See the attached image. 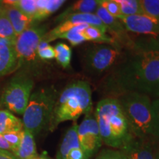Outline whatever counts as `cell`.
I'll list each match as a JSON object with an SVG mask.
<instances>
[{
    "instance_id": "cell-1",
    "label": "cell",
    "mask_w": 159,
    "mask_h": 159,
    "mask_svg": "<svg viewBox=\"0 0 159 159\" xmlns=\"http://www.w3.org/2000/svg\"><path fill=\"white\" fill-rule=\"evenodd\" d=\"M159 79V51L138 49L125 57L107 80V87L118 94L139 92L152 95Z\"/></svg>"
},
{
    "instance_id": "cell-2",
    "label": "cell",
    "mask_w": 159,
    "mask_h": 159,
    "mask_svg": "<svg viewBox=\"0 0 159 159\" xmlns=\"http://www.w3.org/2000/svg\"><path fill=\"white\" fill-rule=\"evenodd\" d=\"M102 143L122 150L134 134L116 98H105L97 103L95 111Z\"/></svg>"
},
{
    "instance_id": "cell-3",
    "label": "cell",
    "mask_w": 159,
    "mask_h": 159,
    "mask_svg": "<svg viewBox=\"0 0 159 159\" xmlns=\"http://www.w3.org/2000/svg\"><path fill=\"white\" fill-rule=\"evenodd\" d=\"M92 93L89 84L78 80L63 89L55 102L48 128L54 130L60 123L76 121L92 111Z\"/></svg>"
},
{
    "instance_id": "cell-4",
    "label": "cell",
    "mask_w": 159,
    "mask_h": 159,
    "mask_svg": "<svg viewBox=\"0 0 159 159\" xmlns=\"http://www.w3.org/2000/svg\"><path fill=\"white\" fill-rule=\"evenodd\" d=\"M117 99L132 134L140 139H153L152 101L149 95L139 92H125L119 94Z\"/></svg>"
},
{
    "instance_id": "cell-5",
    "label": "cell",
    "mask_w": 159,
    "mask_h": 159,
    "mask_svg": "<svg viewBox=\"0 0 159 159\" xmlns=\"http://www.w3.org/2000/svg\"><path fill=\"white\" fill-rule=\"evenodd\" d=\"M56 100L55 91L49 89L33 93L23 114L24 129L35 136L49 126Z\"/></svg>"
},
{
    "instance_id": "cell-6",
    "label": "cell",
    "mask_w": 159,
    "mask_h": 159,
    "mask_svg": "<svg viewBox=\"0 0 159 159\" xmlns=\"http://www.w3.org/2000/svg\"><path fill=\"white\" fill-rule=\"evenodd\" d=\"M120 55V49L115 44L96 43L85 49L83 63L89 72L101 74L113 66Z\"/></svg>"
},
{
    "instance_id": "cell-7",
    "label": "cell",
    "mask_w": 159,
    "mask_h": 159,
    "mask_svg": "<svg viewBox=\"0 0 159 159\" xmlns=\"http://www.w3.org/2000/svg\"><path fill=\"white\" fill-rule=\"evenodd\" d=\"M34 82L30 77L19 75L13 77L3 91L2 102L9 110L23 114L27 104Z\"/></svg>"
},
{
    "instance_id": "cell-8",
    "label": "cell",
    "mask_w": 159,
    "mask_h": 159,
    "mask_svg": "<svg viewBox=\"0 0 159 159\" xmlns=\"http://www.w3.org/2000/svg\"><path fill=\"white\" fill-rule=\"evenodd\" d=\"M77 136L86 159L91 158L102 146V137L95 114L92 111L85 115L82 122L77 126Z\"/></svg>"
},
{
    "instance_id": "cell-9",
    "label": "cell",
    "mask_w": 159,
    "mask_h": 159,
    "mask_svg": "<svg viewBox=\"0 0 159 159\" xmlns=\"http://www.w3.org/2000/svg\"><path fill=\"white\" fill-rule=\"evenodd\" d=\"M45 27H29L19 35L15 42V49L19 63L33 62L36 60L39 43L46 34Z\"/></svg>"
},
{
    "instance_id": "cell-10",
    "label": "cell",
    "mask_w": 159,
    "mask_h": 159,
    "mask_svg": "<svg viewBox=\"0 0 159 159\" xmlns=\"http://www.w3.org/2000/svg\"><path fill=\"white\" fill-rule=\"evenodd\" d=\"M120 20L127 31L142 35H159V20L144 13L120 16Z\"/></svg>"
},
{
    "instance_id": "cell-11",
    "label": "cell",
    "mask_w": 159,
    "mask_h": 159,
    "mask_svg": "<svg viewBox=\"0 0 159 159\" xmlns=\"http://www.w3.org/2000/svg\"><path fill=\"white\" fill-rule=\"evenodd\" d=\"M152 139H140L133 136L122 150L128 159H157L158 147Z\"/></svg>"
},
{
    "instance_id": "cell-12",
    "label": "cell",
    "mask_w": 159,
    "mask_h": 159,
    "mask_svg": "<svg viewBox=\"0 0 159 159\" xmlns=\"http://www.w3.org/2000/svg\"><path fill=\"white\" fill-rule=\"evenodd\" d=\"M77 126L75 123L66 132L57 151V159H86L78 140Z\"/></svg>"
},
{
    "instance_id": "cell-13",
    "label": "cell",
    "mask_w": 159,
    "mask_h": 159,
    "mask_svg": "<svg viewBox=\"0 0 159 159\" xmlns=\"http://www.w3.org/2000/svg\"><path fill=\"white\" fill-rule=\"evenodd\" d=\"M95 14L102 21L107 29V32H109L114 35L113 39L125 43L128 46H133L132 41L129 39L128 34L126 33L124 25L121 22L120 20L117 18L112 16L102 6L98 5Z\"/></svg>"
},
{
    "instance_id": "cell-14",
    "label": "cell",
    "mask_w": 159,
    "mask_h": 159,
    "mask_svg": "<svg viewBox=\"0 0 159 159\" xmlns=\"http://www.w3.org/2000/svg\"><path fill=\"white\" fill-rule=\"evenodd\" d=\"M15 44L8 40L0 39V77L11 73L18 67Z\"/></svg>"
},
{
    "instance_id": "cell-15",
    "label": "cell",
    "mask_w": 159,
    "mask_h": 159,
    "mask_svg": "<svg viewBox=\"0 0 159 159\" xmlns=\"http://www.w3.org/2000/svg\"><path fill=\"white\" fill-rule=\"evenodd\" d=\"M4 8L17 36L30 27L32 23L33 22V19L25 14L16 6H7L4 7Z\"/></svg>"
},
{
    "instance_id": "cell-16",
    "label": "cell",
    "mask_w": 159,
    "mask_h": 159,
    "mask_svg": "<svg viewBox=\"0 0 159 159\" xmlns=\"http://www.w3.org/2000/svg\"><path fill=\"white\" fill-rule=\"evenodd\" d=\"M38 156L34 136L30 131L24 129L21 144L16 156L19 159H33Z\"/></svg>"
},
{
    "instance_id": "cell-17",
    "label": "cell",
    "mask_w": 159,
    "mask_h": 159,
    "mask_svg": "<svg viewBox=\"0 0 159 159\" xmlns=\"http://www.w3.org/2000/svg\"><path fill=\"white\" fill-rule=\"evenodd\" d=\"M23 130V122L11 112L0 110V134L19 132Z\"/></svg>"
},
{
    "instance_id": "cell-18",
    "label": "cell",
    "mask_w": 159,
    "mask_h": 159,
    "mask_svg": "<svg viewBox=\"0 0 159 159\" xmlns=\"http://www.w3.org/2000/svg\"><path fill=\"white\" fill-rule=\"evenodd\" d=\"M97 0H77L65 11L58 18L64 17L72 13H95L98 7Z\"/></svg>"
},
{
    "instance_id": "cell-19",
    "label": "cell",
    "mask_w": 159,
    "mask_h": 159,
    "mask_svg": "<svg viewBox=\"0 0 159 159\" xmlns=\"http://www.w3.org/2000/svg\"><path fill=\"white\" fill-rule=\"evenodd\" d=\"M16 38L17 35H16L5 8L1 6L0 7V39L8 40L15 44Z\"/></svg>"
},
{
    "instance_id": "cell-20",
    "label": "cell",
    "mask_w": 159,
    "mask_h": 159,
    "mask_svg": "<svg viewBox=\"0 0 159 159\" xmlns=\"http://www.w3.org/2000/svg\"><path fill=\"white\" fill-rule=\"evenodd\" d=\"M86 41H92L97 43H111L115 44V41L113 37L107 35L106 33L101 30L97 27L89 26L83 30Z\"/></svg>"
},
{
    "instance_id": "cell-21",
    "label": "cell",
    "mask_w": 159,
    "mask_h": 159,
    "mask_svg": "<svg viewBox=\"0 0 159 159\" xmlns=\"http://www.w3.org/2000/svg\"><path fill=\"white\" fill-rule=\"evenodd\" d=\"M88 25H80L75 26L68 31L63 33L60 36L59 39H64L69 41V42L72 46L80 45L83 42L86 41L85 35L83 34V30L88 27Z\"/></svg>"
},
{
    "instance_id": "cell-22",
    "label": "cell",
    "mask_w": 159,
    "mask_h": 159,
    "mask_svg": "<svg viewBox=\"0 0 159 159\" xmlns=\"http://www.w3.org/2000/svg\"><path fill=\"white\" fill-rule=\"evenodd\" d=\"M57 61L64 69L69 68L71 60V49L66 43H58L54 47Z\"/></svg>"
},
{
    "instance_id": "cell-23",
    "label": "cell",
    "mask_w": 159,
    "mask_h": 159,
    "mask_svg": "<svg viewBox=\"0 0 159 159\" xmlns=\"http://www.w3.org/2000/svg\"><path fill=\"white\" fill-rule=\"evenodd\" d=\"M119 4L122 9V16L142 13L139 0H113Z\"/></svg>"
},
{
    "instance_id": "cell-24",
    "label": "cell",
    "mask_w": 159,
    "mask_h": 159,
    "mask_svg": "<svg viewBox=\"0 0 159 159\" xmlns=\"http://www.w3.org/2000/svg\"><path fill=\"white\" fill-rule=\"evenodd\" d=\"M142 13L159 20V0H139Z\"/></svg>"
},
{
    "instance_id": "cell-25",
    "label": "cell",
    "mask_w": 159,
    "mask_h": 159,
    "mask_svg": "<svg viewBox=\"0 0 159 159\" xmlns=\"http://www.w3.org/2000/svg\"><path fill=\"white\" fill-rule=\"evenodd\" d=\"M16 7L33 21L37 11V0H21Z\"/></svg>"
},
{
    "instance_id": "cell-26",
    "label": "cell",
    "mask_w": 159,
    "mask_h": 159,
    "mask_svg": "<svg viewBox=\"0 0 159 159\" xmlns=\"http://www.w3.org/2000/svg\"><path fill=\"white\" fill-rule=\"evenodd\" d=\"M152 138L159 140V97L152 101Z\"/></svg>"
},
{
    "instance_id": "cell-27",
    "label": "cell",
    "mask_w": 159,
    "mask_h": 159,
    "mask_svg": "<svg viewBox=\"0 0 159 159\" xmlns=\"http://www.w3.org/2000/svg\"><path fill=\"white\" fill-rule=\"evenodd\" d=\"M38 56L41 60H51L55 57V48L41 40L38 47Z\"/></svg>"
},
{
    "instance_id": "cell-28",
    "label": "cell",
    "mask_w": 159,
    "mask_h": 159,
    "mask_svg": "<svg viewBox=\"0 0 159 159\" xmlns=\"http://www.w3.org/2000/svg\"><path fill=\"white\" fill-rule=\"evenodd\" d=\"M22 130L19 132H12L2 135L4 138L6 139L8 144L11 145L12 152L15 155L16 154L18 150H19L20 144H21V136H22Z\"/></svg>"
},
{
    "instance_id": "cell-29",
    "label": "cell",
    "mask_w": 159,
    "mask_h": 159,
    "mask_svg": "<svg viewBox=\"0 0 159 159\" xmlns=\"http://www.w3.org/2000/svg\"><path fill=\"white\" fill-rule=\"evenodd\" d=\"M99 5L102 6L110 14L115 18L122 15L121 6L113 0H97Z\"/></svg>"
},
{
    "instance_id": "cell-30",
    "label": "cell",
    "mask_w": 159,
    "mask_h": 159,
    "mask_svg": "<svg viewBox=\"0 0 159 159\" xmlns=\"http://www.w3.org/2000/svg\"><path fill=\"white\" fill-rule=\"evenodd\" d=\"M100 159H128L125 152L121 150H104L99 155Z\"/></svg>"
},
{
    "instance_id": "cell-31",
    "label": "cell",
    "mask_w": 159,
    "mask_h": 159,
    "mask_svg": "<svg viewBox=\"0 0 159 159\" xmlns=\"http://www.w3.org/2000/svg\"><path fill=\"white\" fill-rule=\"evenodd\" d=\"M65 2L66 0H48L47 7H46V10L43 15V19H46L49 16H50L52 13L57 11Z\"/></svg>"
},
{
    "instance_id": "cell-32",
    "label": "cell",
    "mask_w": 159,
    "mask_h": 159,
    "mask_svg": "<svg viewBox=\"0 0 159 159\" xmlns=\"http://www.w3.org/2000/svg\"><path fill=\"white\" fill-rule=\"evenodd\" d=\"M138 49H154V50L159 51V35L152 36L150 41L146 43H139L136 45Z\"/></svg>"
},
{
    "instance_id": "cell-33",
    "label": "cell",
    "mask_w": 159,
    "mask_h": 159,
    "mask_svg": "<svg viewBox=\"0 0 159 159\" xmlns=\"http://www.w3.org/2000/svg\"><path fill=\"white\" fill-rule=\"evenodd\" d=\"M0 149L4 150H10L12 152L11 145L8 144V142L6 141V139L4 138V136L1 134H0ZM12 153H13V152H12Z\"/></svg>"
},
{
    "instance_id": "cell-34",
    "label": "cell",
    "mask_w": 159,
    "mask_h": 159,
    "mask_svg": "<svg viewBox=\"0 0 159 159\" xmlns=\"http://www.w3.org/2000/svg\"><path fill=\"white\" fill-rule=\"evenodd\" d=\"M21 0H0V5L2 7L7 6H16Z\"/></svg>"
},
{
    "instance_id": "cell-35",
    "label": "cell",
    "mask_w": 159,
    "mask_h": 159,
    "mask_svg": "<svg viewBox=\"0 0 159 159\" xmlns=\"http://www.w3.org/2000/svg\"><path fill=\"white\" fill-rule=\"evenodd\" d=\"M0 159H19L11 152L5 151V152L0 153Z\"/></svg>"
},
{
    "instance_id": "cell-36",
    "label": "cell",
    "mask_w": 159,
    "mask_h": 159,
    "mask_svg": "<svg viewBox=\"0 0 159 159\" xmlns=\"http://www.w3.org/2000/svg\"><path fill=\"white\" fill-rule=\"evenodd\" d=\"M152 96L156 97H157V98H158V97H159V79H158V83H157L156 89H155Z\"/></svg>"
},
{
    "instance_id": "cell-37",
    "label": "cell",
    "mask_w": 159,
    "mask_h": 159,
    "mask_svg": "<svg viewBox=\"0 0 159 159\" xmlns=\"http://www.w3.org/2000/svg\"><path fill=\"white\" fill-rule=\"evenodd\" d=\"M33 159H49V158H47V156H45L44 155H42V156H38L37 157H35V158Z\"/></svg>"
},
{
    "instance_id": "cell-38",
    "label": "cell",
    "mask_w": 159,
    "mask_h": 159,
    "mask_svg": "<svg viewBox=\"0 0 159 159\" xmlns=\"http://www.w3.org/2000/svg\"><path fill=\"white\" fill-rule=\"evenodd\" d=\"M157 159H159V147H158V151H157Z\"/></svg>"
},
{
    "instance_id": "cell-39",
    "label": "cell",
    "mask_w": 159,
    "mask_h": 159,
    "mask_svg": "<svg viewBox=\"0 0 159 159\" xmlns=\"http://www.w3.org/2000/svg\"><path fill=\"white\" fill-rule=\"evenodd\" d=\"M5 151H7V150H2V149H0V153H2V152H5Z\"/></svg>"
},
{
    "instance_id": "cell-40",
    "label": "cell",
    "mask_w": 159,
    "mask_h": 159,
    "mask_svg": "<svg viewBox=\"0 0 159 159\" xmlns=\"http://www.w3.org/2000/svg\"><path fill=\"white\" fill-rule=\"evenodd\" d=\"M96 159H100V158H99V156H98V157H97V158H96Z\"/></svg>"
},
{
    "instance_id": "cell-41",
    "label": "cell",
    "mask_w": 159,
    "mask_h": 159,
    "mask_svg": "<svg viewBox=\"0 0 159 159\" xmlns=\"http://www.w3.org/2000/svg\"><path fill=\"white\" fill-rule=\"evenodd\" d=\"M1 6H2V5H0V7H1Z\"/></svg>"
}]
</instances>
